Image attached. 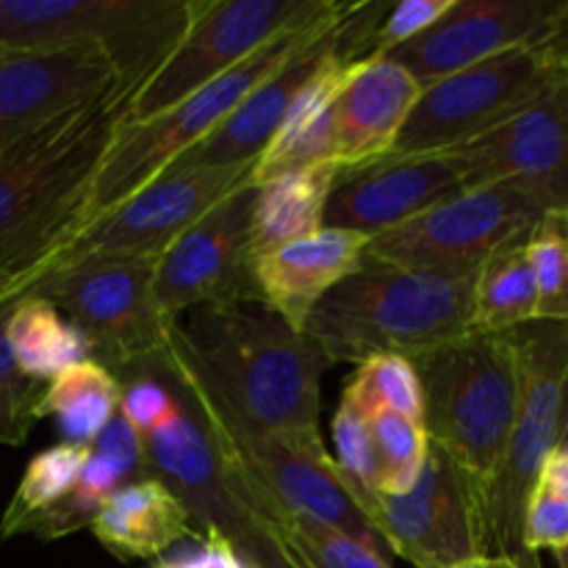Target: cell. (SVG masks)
<instances>
[{
    "label": "cell",
    "mask_w": 568,
    "mask_h": 568,
    "mask_svg": "<svg viewBox=\"0 0 568 568\" xmlns=\"http://www.w3.org/2000/svg\"><path fill=\"white\" fill-rule=\"evenodd\" d=\"M131 100L133 92L111 87L0 150V270L37 283L78 236Z\"/></svg>",
    "instance_id": "cell-1"
},
{
    "label": "cell",
    "mask_w": 568,
    "mask_h": 568,
    "mask_svg": "<svg viewBox=\"0 0 568 568\" xmlns=\"http://www.w3.org/2000/svg\"><path fill=\"white\" fill-rule=\"evenodd\" d=\"M214 397L258 430L320 433L322 375L331 361L264 303L205 305L178 320Z\"/></svg>",
    "instance_id": "cell-2"
},
{
    "label": "cell",
    "mask_w": 568,
    "mask_h": 568,
    "mask_svg": "<svg viewBox=\"0 0 568 568\" xmlns=\"http://www.w3.org/2000/svg\"><path fill=\"white\" fill-rule=\"evenodd\" d=\"M477 275H433L366 261L322 297L305 336L333 364L419 355L471 333Z\"/></svg>",
    "instance_id": "cell-3"
},
{
    "label": "cell",
    "mask_w": 568,
    "mask_h": 568,
    "mask_svg": "<svg viewBox=\"0 0 568 568\" xmlns=\"http://www.w3.org/2000/svg\"><path fill=\"white\" fill-rule=\"evenodd\" d=\"M427 438L486 491L505 455L516 403L519 353L510 333H466L414 361Z\"/></svg>",
    "instance_id": "cell-4"
},
{
    "label": "cell",
    "mask_w": 568,
    "mask_h": 568,
    "mask_svg": "<svg viewBox=\"0 0 568 568\" xmlns=\"http://www.w3.org/2000/svg\"><path fill=\"white\" fill-rule=\"evenodd\" d=\"M161 255L92 253L50 264L31 294L50 300L89 342L92 358L120 383L153 372L166 353L170 322L153 297Z\"/></svg>",
    "instance_id": "cell-5"
},
{
    "label": "cell",
    "mask_w": 568,
    "mask_h": 568,
    "mask_svg": "<svg viewBox=\"0 0 568 568\" xmlns=\"http://www.w3.org/2000/svg\"><path fill=\"white\" fill-rule=\"evenodd\" d=\"M194 0H0V53L92 48L136 94L175 50Z\"/></svg>",
    "instance_id": "cell-6"
},
{
    "label": "cell",
    "mask_w": 568,
    "mask_h": 568,
    "mask_svg": "<svg viewBox=\"0 0 568 568\" xmlns=\"http://www.w3.org/2000/svg\"><path fill=\"white\" fill-rule=\"evenodd\" d=\"M347 9L349 3L333 0V6L320 20L275 39L264 50L250 55L244 64L233 67L231 72L211 81L209 87L197 89L172 109L161 111V114L150 116L144 122H125L116 142L111 144L109 155L100 164L98 178H94L92 194H89L87 211H83L81 231L89 222L103 216L105 211L131 197L133 192H139L155 175H161L172 161L189 153L194 144L211 136L264 78H270L283 61L292 59L303 44H308L322 28L336 22Z\"/></svg>",
    "instance_id": "cell-7"
},
{
    "label": "cell",
    "mask_w": 568,
    "mask_h": 568,
    "mask_svg": "<svg viewBox=\"0 0 568 568\" xmlns=\"http://www.w3.org/2000/svg\"><path fill=\"white\" fill-rule=\"evenodd\" d=\"M519 353V403L505 455L486 488L488 555L541 568L521 544L527 499L558 447L560 392L568 369V322L536 320L510 333Z\"/></svg>",
    "instance_id": "cell-8"
},
{
    "label": "cell",
    "mask_w": 568,
    "mask_h": 568,
    "mask_svg": "<svg viewBox=\"0 0 568 568\" xmlns=\"http://www.w3.org/2000/svg\"><path fill=\"white\" fill-rule=\"evenodd\" d=\"M568 81V20L419 92L394 153L425 155L460 148Z\"/></svg>",
    "instance_id": "cell-9"
},
{
    "label": "cell",
    "mask_w": 568,
    "mask_h": 568,
    "mask_svg": "<svg viewBox=\"0 0 568 568\" xmlns=\"http://www.w3.org/2000/svg\"><path fill=\"white\" fill-rule=\"evenodd\" d=\"M547 203L508 183L464 189L366 244V261L433 275H477L508 244L530 236Z\"/></svg>",
    "instance_id": "cell-10"
},
{
    "label": "cell",
    "mask_w": 568,
    "mask_h": 568,
    "mask_svg": "<svg viewBox=\"0 0 568 568\" xmlns=\"http://www.w3.org/2000/svg\"><path fill=\"white\" fill-rule=\"evenodd\" d=\"M333 0H194L164 64L133 94L128 122H144L244 64L275 39L320 20Z\"/></svg>",
    "instance_id": "cell-11"
},
{
    "label": "cell",
    "mask_w": 568,
    "mask_h": 568,
    "mask_svg": "<svg viewBox=\"0 0 568 568\" xmlns=\"http://www.w3.org/2000/svg\"><path fill=\"white\" fill-rule=\"evenodd\" d=\"M388 555L414 568H453L488 555L486 491L430 444L419 480L405 494L353 497Z\"/></svg>",
    "instance_id": "cell-12"
},
{
    "label": "cell",
    "mask_w": 568,
    "mask_h": 568,
    "mask_svg": "<svg viewBox=\"0 0 568 568\" xmlns=\"http://www.w3.org/2000/svg\"><path fill=\"white\" fill-rule=\"evenodd\" d=\"M253 197L250 178L161 253L153 297L166 320H181L205 305L261 303L250 247Z\"/></svg>",
    "instance_id": "cell-13"
},
{
    "label": "cell",
    "mask_w": 568,
    "mask_h": 568,
    "mask_svg": "<svg viewBox=\"0 0 568 568\" xmlns=\"http://www.w3.org/2000/svg\"><path fill=\"white\" fill-rule=\"evenodd\" d=\"M255 164L242 166H170L139 192L89 222L59 258L78 253L161 255L200 216L253 178ZM53 261V264H55Z\"/></svg>",
    "instance_id": "cell-14"
},
{
    "label": "cell",
    "mask_w": 568,
    "mask_h": 568,
    "mask_svg": "<svg viewBox=\"0 0 568 568\" xmlns=\"http://www.w3.org/2000/svg\"><path fill=\"white\" fill-rule=\"evenodd\" d=\"M447 153L466 189L508 183L549 209H568V81Z\"/></svg>",
    "instance_id": "cell-15"
},
{
    "label": "cell",
    "mask_w": 568,
    "mask_h": 568,
    "mask_svg": "<svg viewBox=\"0 0 568 568\" xmlns=\"http://www.w3.org/2000/svg\"><path fill=\"white\" fill-rule=\"evenodd\" d=\"M568 20L566 0H455L447 14L388 53L422 89L532 42Z\"/></svg>",
    "instance_id": "cell-16"
},
{
    "label": "cell",
    "mask_w": 568,
    "mask_h": 568,
    "mask_svg": "<svg viewBox=\"0 0 568 568\" xmlns=\"http://www.w3.org/2000/svg\"><path fill=\"white\" fill-rule=\"evenodd\" d=\"M164 361V358H161ZM175 392V410L144 438L148 475L164 483L203 532H222L236 547L255 530V516L236 499L222 455L183 386L172 381L159 364Z\"/></svg>",
    "instance_id": "cell-17"
},
{
    "label": "cell",
    "mask_w": 568,
    "mask_h": 568,
    "mask_svg": "<svg viewBox=\"0 0 568 568\" xmlns=\"http://www.w3.org/2000/svg\"><path fill=\"white\" fill-rule=\"evenodd\" d=\"M464 189V175L449 153H392L338 175L327 200L325 227L375 239Z\"/></svg>",
    "instance_id": "cell-18"
},
{
    "label": "cell",
    "mask_w": 568,
    "mask_h": 568,
    "mask_svg": "<svg viewBox=\"0 0 568 568\" xmlns=\"http://www.w3.org/2000/svg\"><path fill=\"white\" fill-rule=\"evenodd\" d=\"M364 0L349 3V9L336 22L322 28L308 44L297 50L288 61H283L270 78L258 83L231 116L216 128L211 136L194 144L189 153L172 161L170 166H242L258 164L264 150L281 131L294 98L305 89V83L322 70L327 59L336 53L338 44L349 37L358 20ZM166 166V170H170Z\"/></svg>",
    "instance_id": "cell-19"
},
{
    "label": "cell",
    "mask_w": 568,
    "mask_h": 568,
    "mask_svg": "<svg viewBox=\"0 0 568 568\" xmlns=\"http://www.w3.org/2000/svg\"><path fill=\"white\" fill-rule=\"evenodd\" d=\"M111 87L114 70L92 48L0 55V150Z\"/></svg>",
    "instance_id": "cell-20"
},
{
    "label": "cell",
    "mask_w": 568,
    "mask_h": 568,
    "mask_svg": "<svg viewBox=\"0 0 568 568\" xmlns=\"http://www.w3.org/2000/svg\"><path fill=\"white\" fill-rule=\"evenodd\" d=\"M422 87L388 55L358 59L336 98L333 159L338 170H361L394 153Z\"/></svg>",
    "instance_id": "cell-21"
},
{
    "label": "cell",
    "mask_w": 568,
    "mask_h": 568,
    "mask_svg": "<svg viewBox=\"0 0 568 568\" xmlns=\"http://www.w3.org/2000/svg\"><path fill=\"white\" fill-rule=\"evenodd\" d=\"M366 244L369 239L361 233L322 227L314 236L258 255L253 261L258 300L294 331L305 333V322L322 297L364 264Z\"/></svg>",
    "instance_id": "cell-22"
},
{
    "label": "cell",
    "mask_w": 568,
    "mask_h": 568,
    "mask_svg": "<svg viewBox=\"0 0 568 568\" xmlns=\"http://www.w3.org/2000/svg\"><path fill=\"white\" fill-rule=\"evenodd\" d=\"M89 527L114 558L150 560L192 536V516L164 483L148 475L111 494Z\"/></svg>",
    "instance_id": "cell-23"
},
{
    "label": "cell",
    "mask_w": 568,
    "mask_h": 568,
    "mask_svg": "<svg viewBox=\"0 0 568 568\" xmlns=\"http://www.w3.org/2000/svg\"><path fill=\"white\" fill-rule=\"evenodd\" d=\"M338 175L342 170L336 164H316L283 172L270 181H253L255 197L253 214H250L253 261L270 250L320 233L325 227L327 200Z\"/></svg>",
    "instance_id": "cell-24"
},
{
    "label": "cell",
    "mask_w": 568,
    "mask_h": 568,
    "mask_svg": "<svg viewBox=\"0 0 568 568\" xmlns=\"http://www.w3.org/2000/svg\"><path fill=\"white\" fill-rule=\"evenodd\" d=\"M6 342L17 369L39 383H50L67 366L92 358L83 333L39 294H22L6 316Z\"/></svg>",
    "instance_id": "cell-25"
},
{
    "label": "cell",
    "mask_w": 568,
    "mask_h": 568,
    "mask_svg": "<svg viewBox=\"0 0 568 568\" xmlns=\"http://www.w3.org/2000/svg\"><path fill=\"white\" fill-rule=\"evenodd\" d=\"M120 381L103 364L87 358L44 383L37 422L55 419V430L64 438L61 444L92 447L94 438L120 410Z\"/></svg>",
    "instance_id": "cell-26"
},
{
    "label": "cell",
    "mask_w": 568,
    "mask_h": 568,
    "mask_svg": "<svg viewBox=\"0 0 568 568\" xmlns=\"http://www.w3.org/2000/svg\"><path fill=\"white\" fill-rule=\"evenodd\" d=\"M538 320V288L532 275L527 236L494 253L477 270L475 277V311L471 331L475 333H514Z\"/></svg>",
    "instance_id": "cell-27"
},
{
    "label": "cell",
    "mask_w": 568,
    "mask_h": 568,
    "mask_svg": "<svg viewBox=\"0 0 568 568\" xmlns=\"http://www.w3.org/2000/svg\"><path fill=\"white\" fill-rule=\"evenodd\" d=\"M294 568H394L347 532L294 514H253Z\"/></svg>",
    "instance_id": "cell-28"
},
{
    "label": "cell",
    "mask_w": 568,
    "mask_h": 568,
    "mask_svg": "<svg viewBox=\"0 0 568 568\" xmlns=\"http://www.w3.org/2000/svg\"><path fill=\"white\" fill-rule=\"evenodd\" d=\"M87 458L89 447H75V444H55L33 455L31 464L22 471V480L17 483L14 497L6 505L3 519H0V538L26 536V530L39 516L70 497Z\"/></svg>",
    "instance_id": "cell-29"
},
{
    "label": "cell",
    "mask_w": 568,
    "mask_h": 568,
    "mask_svg": "<svg viewBox=\"0 0 568 568\" xmlns=\"http://www.w3.org/2000/svg\"><path fill=\"white\" fill-rule=\"evenodd\" d=\"M342 403L364 416L392 410V414L422 422V414H425L419 372L414 361L403 355H381V358L358 364L355 375L344 386Z\"/></svg>",
    "instance_id": "cell-30"
},
{
    "label": "cell",
    "mask_w": 568,
    "mask_h": 568,
    "mask_svg": "<svg viewBox=\"0 0 568 568\" xmlns=\"http://www.w3.org/2000/svg\"><path fill=\"white\" fill-rule=\"evenodd\" d=\"M377 458V491L405 494L416 486L430 455V438L422 422L377 410L366 416Z\"/></svg>",
    "instance_id": "cell-31"
},
{
    "label": "cell",
    "mask_w": 568,
    "mask_h": 568,
    "mask_svg": "<svg viewBox=\"0 0 568 568\" xmlns=\"http://www.w3.org/2000/svg\"><path fill=\"white\" fill-rule=\"evenodd\" d=\"M538 320L568 322V209H549L527 236Z\"/></svg>",
    "instance_id": "cell-32"
},
{
    "label": "cell",
    "mask_w": 568,
    "mask_h": 568,
    "mask_svg": "<svg viewBox=\"0 0 568 568\" xmlns=\"http://www.w3.org/2000/svg\"><path fill=\"white\" fill-rule=\"evenodd\" d=\"M9 305L0 308V444L20 447L26 444L33 422H37V405L44 392V383L31 381L22 375L14 364L9 342H6V316Z\"/></svg>",
    "instance_id": "cell-33"
},
{
    "label": "cell",
    "mask_w": 568,
    "mask_h": 568,
    "mask_svg": "<svg viewBox=\"0 0 568 568\" xmlns=\"http://www.w3.org/2000/svg\"><path fill=\"white\" fill-rule=\"evenodd\" d=\"M333 447H336L333 464H336L347 491L353 497L377 491V458L375 447H372L369 422L347 403L338 405V410L333 414Z\"/></svg>",
    "instance_id": "cell-34"
},
{
    "label": "cell",
    "mask_w": 568,
    "mask_h": 568,
    "mask_svg": "<svg viewBox=\"0 0 568 568\" xmlns=\"http://www.w3.org/2000/svg\"><path fill=\"white\" fill-rule=\"evenodd\" d=\"M120 414L144 442L175 410V392L159 366L153 372L120 383Z\"/></svg>",
    "instance_id": "cell-35"
},
{
    "label": "cell",
    "mask_w": 568,
    "mask_h": 568,
    "mask_svg": "<svg viewBox=\"0 0 568 568\" xmlns=\"http://www.w3.org/2000/svg\"><path fill=\"white\" fill-rule=\"evenodd\" d=\"M521 544L536 558V552L549 549L560 552L568 547V497L555 488L536 483L527 499L525 525H521Z\"/></svg>",
    "instance_id": "cell-36"
},
{
    "label": "cell",
    "mask_w": 568,
    "mask_h": 568,
    "mask_svg": "<svg viewBox=\"0 0 568 568\" xmlns=\"http://www.w3.org/2000/svg\"><path fill=\"white\" fill-rule=\"evenodd\" d=\"M453 3L455 0H403V3L388 6L375 28L369 55H388L403 48L405 42L436 26Z\"/></svg>",
    "instance_id": "cell-37"
},
{
    "label": "cell",
    "mask_w": 568,
    "mask_h": 568,
    "mask_svg": "<svg viewBox=\"0 0 568 568\" xmlns=\"http://www.w3.org/2000/svg\"><path fill=\"white\" fill-rule=\"evenodd\" d=\"M155 568H253V566L236 552V547H233L222 532L209 530L200 536L197 552L178 560H164V564Z\"/></svg>",
    "instance_id": "cell-38"
},
{
    "label": "cell",
    "mask_w": 568,
    "mask_h": 568,
    "mask_svg": "<svg viewBox=\"0 0 568 568\" xmlns=\"http://www.w3.org/2000/svg\"><path fill=\"white\" fill-rule=\"evenodd\" d=\"M538 483H544V486L555 488V491L568 497V447L552 449V455H549L547 464H544Z\"/></svg>",
    "instance_id": "cell-39"
},
{
    "label": "cell",
    "mask_w": 568,
    "mask_h": 568,
    "mask_svg": "<svg viewBox=\"0 0 568 568\" xmlns=\"http://www.w3.org/2000/svg\"><path fill=\"white\" fill-rule=\"evenodd\" d=\"M31 286H33V277L11 275V272L0 270V308L14 303V300L22 297V294L31 292Z\"/></svg>",
    "instance_id": "cell-40"
},
{
    "label": "cell",
    "mask_w": 568,
    "mask_h": 568,
    "mask_svg": "<svg viewBox=\"0 0 568 568\" xmlns=\"http://www.w3.org/2000/svg\"><path fill=\"white\" fill-rule=\"evenodd\" d=\"M558 447H568V369L564 377V392H560V430H558Z\"/></svg>",
    "instance_id": "cell-41"
},
{
    "label": "cell",
    "mask_w": 568,
    "mask_h": 568,
    "mask_svg": "<svg viewBox=\"0 0 568 568\" xmlns=\"http://www.w3.org/2000/svg\"><path fill=\"white\" fill-rule=\"evenodd\" d=\"M483 568H510V560H505V558H488L486 566H483Z\"/></svg>",
    "instance_id": "cell-42"
},
{
    "label": "cell",
    "mask_w": 568,
    "mask_h": 568,
    "mask_svg": "<svg viewBox=\"0 0 568 568\" xmlns=\"http://www.w3.org/2000/svg\"><path fill=\"white\" fill-rule=\"evenodd\" d=\"M555 558H558V568H568V547L560 549V552H555Z\"/></svg>",
    "instance_id": "cell-43"
},
{
    "label": "cell",
    "mask_w": 568,
    "mask_h": 568,
    "mask_svg": "<svg viewBox=\"0 0 568 568\" xmlns=\"http://www.w3.org/2000/svg\"><path fill=\"white\" fill-rule=\"evenodd\" d=\"M510 568H521L519 564H514V560H510Z\"/></svg>",
    "instance_id": "cell-44"
},
{
    "label": "cell",
    "mask_w": 568,
    "mask_h": 568,
    "mask_svg": "<svg viewBox=\"0 0 568 568\" xmlns=\"http://www.w3.org/2000/svg\"><path fill=\"white\" fill-rule=\"evenodd\" d=\"M0 55H6V53H0Z\"/></svg>",
    "instance_id": "cell-45"
}]
</instances>
